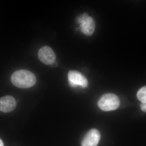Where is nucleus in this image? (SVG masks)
I'll return each mask as SVG.
<instances>
[{"label":"nucleus","instance_id":"obj_1","mask_svg":"<svg viewBox=\"0 0 146 146\" xmlns=\"http://www.w3.org/2000/svg\"><path fill=\"white\" fill-rule=\"evenodd\" d=\"M14 86L21 89H27L36 83V76L30 71L25 70H18L12 74L11 78Z\"/></svg>","mask_w":146,"mask_h":146},{"label":"nucleus","instance_id":"obj_2","mask_svg":"<svg viewBox=\"0 0 146 146\" xmlns=\"http://www.w3.org/2000/svg\"><path fill=\"white\" fill-rule=\"evenodd\" d=\"M119 97L115 94H106L102 96L98 102V106L100 109L104 111L115 110L120 105Z\"/></svg>","mask_w":146,"mask_h":146},{"label":"nucleus","instance_id":"obj_3","mask_svg":"<svg viewBox=\"0 0 146 146\" xmlns=\"http://www.w3.org/2000/svg\"><path fill=\"white\" fill-rule=\"evenodd\" d=\"M76 21L80 24V29L82 33L86 35L93 34L95 29V22L94 19L89 16L87 13L78 16Z\"/></svg>","mask_w":146,"mask_h":146},{"label":"nucleus","instance_id":"obj_4","mask_svg":"<svg viewBox=\"0 0 146 146\" xmlns=\"http://www.w3.org/2000/svg\"><path fill=\"white\" fill-rule=\"evenodd\" d=\"M68 79L70 86L74 88L80 86L85 88L88 85L86 77L78 71H70L68 74Z\"/></svg>","mask_w":146,"mask_h":146},{"label":"nucleus","instance_id":"obj_5","mask_svg":"<svg viewBox=\"0 0 146 146\" xmlns=\"http://www.w3.org/2000/svg\"><path fill=\"white\" fill-rule=\"evenodd\" d=\"M38 56L40 61L46 65H52L56 59L55 53L48 46H44L40 48Z\"/></svg>","mask_w":146,"mask_h":146},{"label":"nucleus","instance_id":"obj_6","mask_svg":"<svg viewBox=\"0 0 146 146\" xmlns=\"http://www.w3.org/2000/svg\"><path fill=\"white\" fill-rule=\"evenodd\" d=\"M101 134L96 129H90L86 133L81 142V146H97L99 143Z\"/></svg>","mask_w":146,"mask_h":146},{"label":"nucleus","instance_id":"obj_7","mask_svg":"<svg viewBox=\"0 0 146 146\" xmlns=\"http://www.w3.org/2000/svg\"><path fill=\"white\" fill-rule=\"evenodd\" d=\"M16 106V102L13 97L5 96L0 98V111L7 113L13 111Z\"/></svg>","mask_w":146,"mask_h":146},{"label":"nucleus","instance_id":"obj_8","mask_svg":"<svg viewBox=\"0 0 146 146\" xmlns=\"http://www.w3.org/2000/svg\"><path fill=\"white\" fill-rule=\"evenodd\" d=\"M137 97L142 103H146V86H143L138 90Z\"/></svg>","mask_w":146,"mask_h":146},{"label":"nucleus","instance_id":"obj_9","mask_svg":"<svg viewBox=\"0 0 146 146\" xmlns=\"http://www.w3.org/2000/svg\"><path fill=\"white\" fill-rule=\"evenodd\" d=\"M141 108L142 111L146 112V103H141Z\"/></svg>","mask_w":146,"mask_h":146},{"label":"nucleus","instance_id":"obj_10","mask_svg":"<svg viewBox=\"0 0 146 146\" xmlns=\"http://www.w3.org/2000/svg\"><path fill=\"white\" fill-rule=\"evenodd\" d=\"M0 146H4L3 143L1 138H0Z\"/></svg>","mask_w":146,"mask_h":146}]
</instances>
